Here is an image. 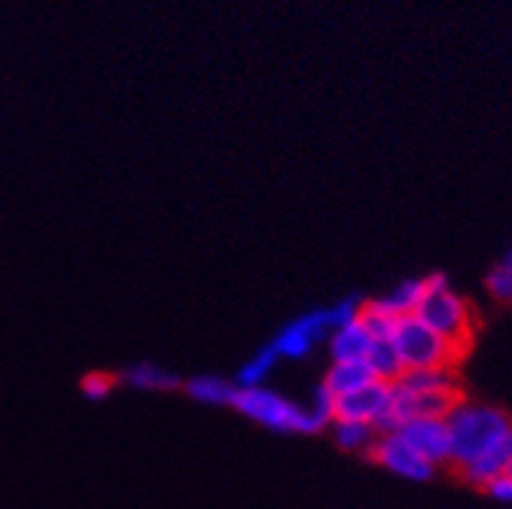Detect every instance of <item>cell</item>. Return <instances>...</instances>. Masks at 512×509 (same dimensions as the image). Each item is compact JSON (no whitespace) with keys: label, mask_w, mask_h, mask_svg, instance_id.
Masks as SVG:
<instances>
[{"label":"cell","mask_w":512,"mask_h":509,"mask_svg":"<svg viewBox=\"0 0 512 509\" xmlns=\"http://www.w3.org/2000/svg\"><path fill=\"white\" fill-rule=\"evenodd\" d=\"M452 461L470 485L488 488L512 470V418L494 406L458 403L445 418Z\"/></svg>","instance_id":"obj_1"},{"label":"cell","mask_w":512,"mask_h":509,"mask_svg":"<svg viewBox=\"0 0 512 509\" xmlns=\"http://www.w3.org/2000/svg\"><path fill=\"white\" fill-rule=\"evenodd\" d=\"M232 409L241 412L244 418H250L253 424L278 430V433L311 436V433H320L330 427V421L324 415H317L311 406H299L272 388H238Z\"/></svg>","instance_id":"obj_2"},{"label":"cell","mask_w":512,"mask_h":509,"mask_svg":"<svg viewBox=\"0 0 512 509\" xmlns=\"http://www.w3.org/2000/svg\"><path fill=\"white\" fill-rule=\"evenodd\" d=\"M418 321H424L439 339L452 345V351L461 357L473 339V308L470 302L452 290L445 275H427V293L415 311Z\"/></svg>","instance_id":"obj_3"},{"label":"cell","mask_w":512,"mask_h":509,"mask_svg":"<svg viewBox=\"0 0 512 509\" xmlns=\"http://www.w3.org/2000/svg\"><path fill=\"white\" fill-rule=\"evenodd\" d=\"M360 311H363V299L360 296H345V299H339L333 305L311 308V311L293 317L290 324L281 327V333L272 339V348L278 351V357L305 360L320 339H330V333L336 327L348 324L351 317H357Z\"/></svg>","instance_id":"obj_4"},{"label":"cell","mask_w":512,"mask_h":509,"mask_svg":"<svg viewBox=\"0 0 512 509\" xmlns=\"http://www.w3.org/2000/svg\"><path fill=\"white\" fill-rule=\"evenodd\" d=\"M391 345L403 363V372H412V369H448L458 354L452 351L445 339H439L424 321H418L415 314L409 317H400L391 327Z\"/></svg>","instance_id":"obj_5"},{"label":"cell","mask_w":512,"mask_h":509,"mask_svg":"<svg viewBox=\"0 0 512 509\" xmlns=\"http://www.w3.org/2000/svg\"><path fill=\"white\" fill-rule=\"evenodd\" d=\"M369 458L384 467L388 473L394 476H403V479H412V482H424L436 473V467L418 455L412 445L406 442V436L400 430H384L378 433V439L372 442V449H369Z\"/></svg>","instance_id":"obj_6"},{"label":"cell","mask_w":512,"mask_h":509,"mask_svg":"<svg viewBox=\"0 0 512 509\" xmlns=\"http://www.w3.org/2000/svg\"><path fill=\"white\" fill-rule=\"evenodd\" d=\"M391 406H394V381L372 378L369 385H363L345 397H336V418L366 421V424L378 427V433H381L384 421L391 415Z\"/></svg>","instance_id":"obj_7"},{"label":"cell","mask_w":512,"mask_h":509,"mask_svg":"<svg viewBox=\"0 0 512 509\" xmlns=\"http://www.w3.org/2000/svg\"><path fill=\"white\" fill-rule=\"evenodd\" d=\"M406 442L418 455H424L433 467H442L452 461V445H448V427L445 418H418L400 427Z\"/></svg>","instance_id":"obj_8"},{"label":"cell","mask_w":512,"mask_h":509,"mask_svg":"<svg viewBox=\"0 0 512 509\" xmlns=\"http://www.w3.org/2000/svg\"><path fill=\"white\" fill-rule=\"evenodd\" d=\"M375 339L378 336L366 324V317L357 314V317H351L348 324H342V327H336L330 333V342H327L330 345V357H333V363H342V360H366V354L372 351V342Z\"/></svg>","instance_id":"obj_9"},{"label":"cell","mask_w":512,"mask_h":509,"mask_svg":"<svg viewBox=\"0 0 512 509\" xmlns=\"http://www.w3.org/2000/svg\"><path fill=\"white\" fill-rule=\"evenodd\" d=\"M424 293H427V278H406L394 290H388V293L378 296V299H369L363 305L369 311H375V314L391 317V321H400V317H409V314L418 311Z\"/></svg>","instance_id":"obj_10"},{"label":"cell","mask_w":512,"mask_h":509,"mask_svg":"<svg viewBox=\"0 0 512 509\" xmlns=\"http://www.w3.org/2000/svg\"><path fill=\"white\" fill-rule=\"evenodd\" d=\"M122 381L128 388H135V391H153V394H159V391H174V388H180L183 381H180V375H174V372H168L162 363H153V360H138V363H132L125 372H122Z\"/></svg>","instance_id":"obj_11"},{"label":"cell","mask_w":512,"mask_h":509,"mask_svg":"<svg viewBox=\"0 0 512 509\" xmlns=\"http://www.w3.org/2000/svg\"><path fill=\"white\" fill-rule=\"evenodd\" d=\"M372 378L375 375L366 366V360H342V363H330V369H327V375H324L320 385H324L333 397H345V394L369 385Z\"/></svg>","instance_id":"obj_12"},{"label":"cell","mask_w":512,"mask_h":509,"mask_svg":"<svg viewBox=\"0 0 512 509\" xmlns=\"http://www.w3.org/2000/svg\"><path fill=\"white\" fill-rule=\"evenodd\" d=\"M394 385L412 394H458L452 369H412L403 372Z\"/></svg>","instance_id":"obj_13"},{"label":"cell","mask_w":512,"mask_h":509,"mask_svg":"<svg viewBox=\"0 0 512 509\" xmlns=\"http://www.w3.org/2000/svg\"><path fill=\"white\" fill-rule=\"evenodd\" d=\"M183 391H186L192 400L205 403V406H223V403L232 406L238 385H235V381H229V378H220V375L205 372V375H196V378L183 381Z\"/></svg>","instance_id":"obj_14"},{"label":"cell","mask_w":512,"mask_h":509,"mask_svg":"<svg viewBox=\"0 0 512 509\" xmlns=\"http://www.w3.org/2000/svg\"><path fill=\"white\" fill-rule=\"evenodd\" d=\"M275 363H278V351L272 345H263L260 351H253L244 360V366L235 375V385L238 388H266L269 375L275 372Z\"/></svg>","instance_id":"obj_15"},{"label":"cell","mask_w":512,"mask_h":509,"mask_svg":"<svg viewBox=\"0 0 512 509\" xmlns=\"http://www.w3.org/2000/svg\"><path fill=\"white\" fill-rule=\"evenodd\" d=\"M333 439L339 449L345 452H369L372 442L378 439V427L366 424V421H348V418H336L333 424Z\"/></svg>","instance_id":"obj_16"},{"label":"cell","mask_w":512,"mask_h":509,"mask_svg":"<svg viewBox=\"0 0 512 509\" xmlns=\"http://www.w3.org/2000/svg\"><path fill=\"white\" fill-rule=\"evenodd\" d=\"M366 366H369L372 375L381 378V381H397V378L403 375V363H400V357H397V351H394V345H391V336H388V339L378 336V339L372 342V351L366 354Z\"/></svg>","instance_id":"obj_17"},{"label":"cell","mask_w":512,"mask_h":509,"mask_svg":"<svg viewBox=\"0 0 512 509\" xmlns=\"http://www.w3.org/2000/svg\"><path fill=\"white\" fill-rule=\"evenodd\" d=\"M488 290H491V296L494 299H500V302H512V263H500V266H494L491 269V275H488Z\"/></svg>","instance_id":"obj_18"},{"label":"cell","mask_w":512,"mask_h":509,"mask_svg":"<svg viewBox=\"0 0 512 509\" xmlns=\"http://www.w3.org/2000/svg\"><path fill=\"white\" fill-rule=\"evenodd\" d=\"M113 385H116V378H110V375H104V372H92V375H86V378L80 381V391H83L86 400L98 403V400H107V397L113 394Z\"/></svg>","instance_id":"obj_19"},{"label":"cell","mask_w":512,"mask_h":509,"mask_svg":"<svg viewBox=\"0 0 512 509\" xmlns=\"http://www.w3.org/2000/svg\"><path fill=\"white\" fill-rule=\"evenodd\" d=\"M485 491H488L491 497H497V500H506V503H512V470H509L506 476H500L497 482H491Z\"/></svg>","instance_id":"obj_20"},{"label":"cell","mask_w":512,"mask_h":509,"mask_svg":"<svg viewBox=\"0 0 512 509\" xmlns=\"http://www.w3.org/2000/svg\"><path fill=\"white\" fill-rule=\"evenodd\" d=\"M506 263H512V247H509V253H506Z\"/></svg>","instance_id":"obj_21"}]
</instances>
